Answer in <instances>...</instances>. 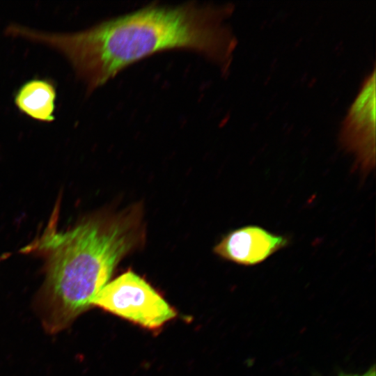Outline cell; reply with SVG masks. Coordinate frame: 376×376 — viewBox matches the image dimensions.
I'll use <instances>...</instances> for the list:
<instances>
[{"instance_id":"8992f818","label":"cell","mask_w":376,"mask_h":376,"mask_svg":"<svg viewBox=\"0 0 376 376\" xmlns=\"http://www.w3.org/2000/svg\"><path fill=\"white\" fill-rule=\"evenodd\" d=\"M56 93L54 85L45 79H32L17 91L15 103L19 111L31 118L44 122L54 119Z\"/></svg>"},{"instance_id":"5b68a950","label":"cell","mask_w":376,"mask_h":376,"mask_svg":"<svg viewBox=\"0 0 376 376\" xmlns=\"http://www.w3.org/2000/svg\"><path fill=\"white\" fill-rule=\"evenodd\" d=\"M290 243L288 237L272 233L257 225H247L230 231L214 246L221 258L244 266L260 264Z\"/></svg>"},{"instance_id":"277c9868","label":"cell","mask_w":376,"mask_h":376,"mask_svg":"<svg viewBox=\"0 0 376 376\" xmlns=\"http://www.w3.org/2000/svg\"><path fill=\"white\" fill-rule=\"evenodd\" d=\"M375 67L364 78L340 130L343 147L356 157L361 171L375 165Z\"/></svg>"},{"instance_id":"3957f363","label":"cell","mask_w":376,"mask_h":376,"mask_svg":"<svg viewBox=\"0 0 376 376\" xmlns=\"http://www.w3.org/2000/svg\"><path fill=\"white\" fill-rule=\"evenodd\" d=\"M92 306L150 329L161 327L176 315L166 301L132 271L107 283L97 294Z\"/></svg>"},{"instance_id":"7a4b0ae2","label":"cell","mask_w":376,"mask_h":376,"mask_svg":"<svg viewBox=\"0 0 376 376\" xmlns=\"http://www.w3.org/2000/svg\"><path fill=\"white\" fill-rule=\"evenodd\" d=\"M143 235L136 207L46 234L39 246L49 253L47 276L35 306L44 330L49 334L65 330L92 306L117 265L141 244Z\"/></svg>"},{"instance_id":"6da1fadb","label":"cell","mask_w":376,"mask_h":376,"mask_svg":"<svg viewBox=\"0 0 376 376\" xmlns=\"http://www.w3.org/2000/svg\"><path fill=\"white\" fill-rule=\"evenodd\" d=\"M233 11L231 4H151L75 33L21 26L17 35L57 50L93 91L130 65L175 49L197 52L226 72L237 45L225 22Z\"/></svg>"},{"instance_id":"52a82bcc","label":"cell","mask_w":376,"mask_h":376,"mask_svg":"<svg viewBox=\"0 0 376 376\" xmlns=\"http://www.w3.org/2000/svg\"><path fill=\"white\" fill-rule=\"evenodd\" d=\"M375 366L371 367L368 371L362 375H352L341 373L339 376H375Z\"/></svg>"}]
</instances>
